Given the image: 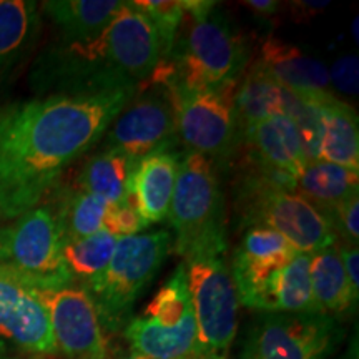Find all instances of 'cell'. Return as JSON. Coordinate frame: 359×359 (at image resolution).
I'll use <instances>...</instances> for the list:
<instances>
[{
    "label": "cell",
    "mask_w": 359,
    "mask_h": 359,
    "mask_svg": "<svg viewBox=\"0 0 359 359\" xmlns=\"http://www.w3.org/2000/svg\"><path fill=\"white\" fill-rule=\"evenodd\" d=\"M135 92L0 105V219L42 205L65 170L100 143Z\"/></svg>",
    "instance_id": "1"
},
{
    "label": "cell",
    "mask_w": 359,
    "mask_h": 359,
    "mask_svg": "<svg viewBox=\"0 0 359 359\" xmlns=\"http://www.w3.org/2000/svg\"><path fill=\"white\" fill-rule=\"evenodd\" d=\"M185 19L173 48L148 83L178 82L191 90H233L250 65L251 47L218 2L183 0Z\"/></svg>",
    "instance_id": "2"
},
{
    "label": "cell",
    "mask_w": 359,
    "mask_h": 359,
    "mask_svg": "<svg viewBox=\"0 0 359 359\" xmlns=\"http://www.w3.org/2000/svg\"><path fill=\"white\" fill-rule=\"evenodd\" d=\"M236 206L246 226L271 228L299 253L313 255L338 241L333 223L294 193L293 178L251 160L238 177Z\"/></svg>",
    "instance_id": "3"
},
{
    "label": "cell",
    "mask_w": 359,
    "mask_h": 359,
    "mask_svg": "<svg viewBox=\"0 0 359 359\" xmlns=\"http://www.w3.org/2000/svg\"><path fill=\"white\" fill-rule=\"evenodd\" d=\"M173 251L183 263L222 257L228 246L226 206L218 170L203 155L180 160L168 217Z\"/></svg>",
    "instance_id": "4"
},
{
    "label": "cell",
    "mask_w": 359,
    "mask_h": 359,
    "mask_svg": "<svg viewBox=\"0 0 359 359\" xmlns=\"http://www.w3.org/2000/svg\"><path fill=\"white\" fill-rule=\"evenodd\" d=\"M172 248L173 235L168 230L118 238L105 271L83 285L107 334L123 333L138 296L154 281Z\"/></svg>",
    "instance_id": "5"
},
{
    "label": "cell",
    "mask_w": 359,
    "mask_h": 359,
    "mask_svg": "<svg viewBox=\"0 0 359 359\" xmlns=\"http://www.w3.org/2000/svg\"><path fill=\"white\" fill-rule=\"evenodd\" d=\"M30 87L39 97H90L137 90L116 65L103 34L88 43L57 40L45 47L30 70Z\"/></svg>",
    "instance_id": "6"
},
{
    "label": "cell",
    "mask_w": 359,
    "mask_h": 359,
    "mask_svg": "<svg viewBox=\"0 0 359 359\" xmlns=\"http://www.w3.org/2000/svg\"><path fill=\"white\" fill-rule=\"evenodd\" d=\"M123 336L130 349L145 359H187L205 351L198 339L185 264L180 263L145 309L132 316Z\"/></svg>",
    "instance_id": "7"
},
{
    "label": "cell",
    "mask_w": 359,
    "mask_h": 359,
    "mask_svg": "<svg viewBox=\"0 0 359 359\" xmlns=\"http://www.w3.org/2000/svg\"><path fill=\"white\" fill-rule=\"evenodd\" d=\"M60 228L50 205H39L0 228V268L35 290L74 283L62 255Z\"/></svg>",
    "instance_id": "8"
},
{
    "label": "cell",
    "mask_w": 359,
    "mask_h": 359,
    "mask_svg": "<svg viewBox=\"0 0 359 359\" xmlns=\"http://www.w3.org/2000/svg\"><path fill=\"white\" fill-rule=\"evenodd\" d=\"M172 102L177 133L191 154L213 161L215 167L228 168L240 148L233 90H191L178 82H165Z\"/></svg>",
    "instance_id": "9"
},
{
    "label": "cell",
    "mask_w": 359,
    "mask_h": 359,
    "mask_svg": "<svg viewBox=\"0 0 359 359\" xmlns=\"http://www.w3.org/2000/svg\"><path fill=\"white\" fill-rule=\"evenodd\" d=\"M344 331L321 313H257L245 333L240 359H330Z\"/></svg>",
    "instance_id": "10"
},
{
    "label": "cell",
    "mask_w": 359,
    "mask_h": 359,
    "mask_svg": "<svg viewBox=\"0 0 359 359\" xmlns=\"http://www.w3.org/2000/svg\"><path fill=\"white\" fill-rule=\"evenodd\" d=\"M102 138V148L115 150L133 161L170 151L178 140L172 102L165 87L142 83Z\"/></svg>",
    "instance_id": "11"
},
{
    "label": "cell",
    "mask_w": 359,
    "mask_h": 359,
    "mask_svg": "<svg viewBox=\"0 0 359 359\" xmlns=\"http://www.w3.org/2000/svg\"><path fill=\"white\" fill-rule=\"evenodd\" d=\"M201 348L228 356L238 331V294L222 257L183 263Z\"/></svg>",
    "instance_id": "12"
},
{
    "label": "cell",
    "mask_w": 359,
    "mask_h": 359,
    "mask_svg": "<svg viewBox=\"0 0 359 359\" xmlns=\"http://www.w3.org/2000/svg\"><path fill=\"white\" fill-rule=\"evenodd\" d=\"M50 320L57 353L67 359H107L109 339L92 296L74 283L53 290H37Z\"/></svg>",
    "instance_id": "13"
},
{
    "label": "cell",
    "mask_w": 359,
    "mask_h": 359,
    "mask_svg": "<svg viewBox=\"0 0 359 359\" xmlns=\"http://www.w3.org/2000/svg\"><path fill=\"white\" fill-rule=\"evenodd\" d=\"M0 338L34 354H58L47 308L37 290L4 268H0Z\"/></svg>",
    "instance_id": "14"
},
{
    "label": "cell",
    "mask_w": 359,
    "mask_h": 359,
    "mask_svg": "<svg viewBox=\"0 0 359 359\" xmlns=\"http://www.w3.org/2000/svg\"><path fill=\"white\" fill-rule=\"evenodd\" d=\"M296 253L299 251L271 228L263 224L250 226L233 255L231 275L235 280L238 303L248 308L264 283Z\"/></svg>",
    "instance_id": "15"
},
{
    "label": "cell",
    "mask_w": 359,
    "mask_h": 359,
    "mask_svg": "<svg viewBox=\"0 0 359 359\" xmlns=\"http://www.w3.org/2000/svg\"><path fill=\"white\" fill-rule=\"evenodd\" d=\"M255 62L278 85L306 100L325 103L334 97L326 65L275 35H268L263 40Z\"/></svg>",
    "instance_id": "16"
},
{
    "label": "cell",
    "mask_w": 359,
    "mask_h": 359,
    "mask_svg": "<svg viewBox=\"0 0 359 359\" xmlns=\"http://www.w3.org/2000/svg\"><path fill=\"white\" fill-rule=\"evenodd\" d=\"M241 145L248 148V160L258 167L293 180L308 163L298 128L288 115H273L257 123L245 135Z\"/></svg>",
    "instance_id": "17"
},
{
    "label": "cell",
    "mask_w": 359,
    "mask_h": 359,
    "mask_svg": "<svg viewBox=\"0 0 359 359\" xmlns=\"http://www.w3.org/2000/svg\"><path fill=\"white\" fill-rule=\"evenodd\" d=\"M42 32V12L32 0H0V87L24 67Z\"/></svg>",
    "instance_id": "18"
},
{
    "label": "cell",
    "mask_w": 359,
    "mask_h": 359,
    "mask_svg": "<svg viewBox=\"0 0 359 359\" xmlns=\"http://www.w3.org/2000/svg\"><path fill=\"white\" fill-rule=\"evenodd\" d=\"M178 165L177 154L161 151L140 160L133 168L128 200L147 226L163 222L168 217Z\"/></svg>",
    "instance_id": "19"
},
{
    "label": "cell",
    "mask_w": 359,
    "mask_h": 359,
    "mask_svg": "<svg viewBox=\"0 0 359 359\" xmlns=\"http://www.w3.org/2000/svg\"><path fill=\"white\" fill-rule=\"evenodd\" d=\"M248 308L257 313H321L311 291L309 255L296 253L264 283Z\"/></svg>",
    "instance_id": "20"
},
{
    "label": "cell",
    "mask_w": 359,
    "mask_h": 359,
    "mask_svg": "<svg viewBox=\"0 0 359 359\" xmlns=\"http://www.w3.org/2000/svg\"><path fill=\"white\" fill-rule=\"evenodd\" d=\"M122 6L120 0H48L40 4V12L55 27L60 42L88 43L105 32Z\"/></svg>",
    "instance_id": "21"
},
{
    "label": "cell",
    "mask_w": 359,
    "mask_h": 359,
    "mask_svg": "<svg viewBox=\"0 0 359 359\" xmlns=\"http://www.w3.org/2000/svg\"><path fill=\"white\" fill-rule=\"evenodd\" d=\"M290 95V90L278 85L257 62H253L246 69L241 82L236 85L235 95H233L240 147L245 135L255 125L273 115H285Z\"/></svg>",
    "instance_id": "22"
},
{
    "label": "cell",
    "mask_w": 359,
    "mask_h": 359,
    "mask_svg": "<svg viewBox=\"0 0 359 359\" xmlns=\"http://www.w3.org/2000/svg\"><path fill=\"white\" fill-rule=\"evenodd\" d=\"M359 191V175L325 160L308 161L294 180V193L331 222L336 210Z\"/></svg>",
    "instance_id": "23"
},
{
    "label": "cell",
    "mask_w": 359,
    "mask_h": 359,
    "mask_svg": "<svg viewBox=\"0 0 359 359\" xmlns=\"http://www.w3.org/2000/svg\"><path fill=\"white\" fill-rule=\"evenodd\" d=\"M320 160L359 172L358 114L346 102L333 97L320 105Z\"/></svg>",
    "instance_id": "24"
},
{
    "label": "cell",
    "mask_w": 359,
    "mask_h": 359,
    "mask_svg": "<svg viewBox=\"0 0 359 359\" xmlns=\"http://www.w3.org/2000/svg\"><path fill=\"white\" fill-rule=\"evenodd\" d=\"M309 280L314 302L323 314L338 320L356 308L359 294L351 288L336 245L309 255Z\"/></svg>",
    "instance_id": "25"
},
{
    "label": "cell",
    "mask_w": 359,
    "mask_h": 359,
    "mask_svg": "<svg viewBox=\"0 0 359 359\" xmlns=\"http://www.w3.org/2000/svg\"><path fill=\"white\" fill-rule=\"evenodd\" d=\"M137 163L125 155L102 148L83 161L74 187L103 200L109 206L118 205L128 200L130 177Z\"/></svg>",
    "instance_id": "26"
},
{
    "label": "cell",
    "mask_w": 359,
    "mask_h": 359,
    "mask_svg": "<svg viewBox=\"0 0 359 359\" xmlns=\"http://www.w3.org/2000/svg\"><path fill=\"white\" fill-rule=\"evenodd\" d=\"M52 191H57L55 201L48 205L55 213L62 240H79L103 230V218L109 208L105 201L79 190L77 187L64 190L53 188Z\"/></svg>",
    "instance_id": "27"
},
{
    "label": "cell",
    "mask_w": 359,
    "mask_h": 359,
    "mask_svg": "<svg viewBox=\"0 0 359 359\" xmlns=\"http://www.w3.org/2000/svg\"><path fill=\"white\" fill-rule=\"evenodd\" d=\"M118 238L107 230L97 231L79 240L64 241L62 255L70 275L79 278L83 285L95 280L109 266Z\"/></svg>",
    "instance_id": "28"
},
{
    "label": "cell",
    "mask_w": 359,
    "mask_h": 359,
    "mask_svg": "<svg viewBox=\"0 0 359 359\" xmlns=\"http://www.w3.org/2000/svg\"><path fill=\"white\" fill-rule=\"evenodd\" d=\"M135 6L154 24L160 39L161 60L172 52L175 39L185 19L183 0H135Z\"/></svg>",
    "instance_id": "29"
},
{
    "label": "cell",
    "mask_w": 359,
    "mask_h": 359,
    "mask_svg": "<svg viewBox=\"0 0 359 359\" xmlns=\"http://www.w3.org/2000/svg\"><path fill=\"white\" fill-rule=\"evenodd\" d=\"M145 228V222H143L130 200H125L122 203L111 205L107 208L105 218H103V230L111 233L114 236H133L142 233Z\"/></svg>",
    "instance_id": "30"
},
{
    "label": "cell",
    "mask_w": 359,
    "mask_h": 359,
    "mask_svg": "<svg viewBox=\"0 0 359 359\" xmlns=\"http://www.w3.org/2000/svg\"><path fill=\"white\" fill-rule=\"evenodd\" d=\"M359 193L344 201L343 205L336 210L331 223H333L336 236L343 240L346 245H358L359 240Z\"/></svg>",
    "instance_id": "31"
},
{
    "label": "cell",
    "mask_w": 359,
    "mask_h": 359,
    "mask_svg": "<svg viewBox=\"0 0 359 359\" xmlns=\"http://www.w3.org/2000/svg\"><path fill=\"white\" fill-rule=\"evenodd\" d=\"M358 57L344 55L334 62L330 70V82L334 85L339 92L346 93L349 97L358 95Z\"/></svg>",
    "instance_id": "32"
},
{
    "label": "cell",
    "mask_w": 359,
    "mask_h": 359,
    "mask_svg": "<svg viewBox=\"0 0 359 359\" xmlns=\"http://www.w3.org/2000/svg\"><path fill=\"white\" fill-rule=\"evenodd\" d=\"M341 263H343L344 271L349 283H351V288L356 294H359V248L358 245H346L341 243L338 246Z\"/></svg>",
    "instance_id": "33"
},
{
    "label": "cell",
    "mask_w": 359,
    "mask_h": 359,
    "mask_svg": "<svg viewBox=\"0 0 359 359\" xmlns=\"http://www.w3.org/2000/svg\"><path fill=\"white\" fill-rule=\"evenodd\" d=\"M290 12H291V19L298 24L302 22H309L318 13L325 12L327 7H330V2H325V0H296V2H290Z\"/></svg>",
    "instance_id": "34"
},
{
    "label": "cell",
    "mask_w": 359,
    "mask_h": 359,
    "mask_svg": "<svg viewBox=\"0 0 359 359\" xmlns=\"http://www.w3.org/2000/svg\"><path fill=\"white\" fill-rule=\"evenodd\" d=\"M253 12L258 19H271L280 11V2H273V0H248V2H241Z\"/></svg>",
    "instance_id": "35"
},
{
    "label": "cell",
    "mask_w": 359,
    "mask_h": 359,
    "mask_svg": "<svg viewBox=\"0 0 359 359\" xmlns=\"http://www.w3.org/2000/svg\"><path fill=\"white\" fill-rule=\"evenodd\" d=\"M107 359H145V358L140 356V354L133 353L132 349H128V351L116 353V354H114V356H111V354H109V358H107Z\"/></svg>",
    "instance_id": "36"
},
{
    "label": "cell",
    "mask_w": 359,
    "mask_h": 359,
    "mask_svg": "<svg viewBox=\"0 0 359 359\" xmlns=\"http://www.w3.org/2000/svg\"><path fill=\"white\" fill-rule=\"evenodd\" d=\"M344 359H359V353H358V334H354V338L349 343V349L346 353Z\"/></svg>",
    "instance_id": "37"
},
{
    "label": "cell",
    "mask_w": 359,
    "mask_h": 359,
    "mask_svg": "<svg viewBox=\"0 0 359 359\" xmlns=\"http://www.w3.org/2000/svg\"><path fill=\"white\" fill-rule=\"evenodd\" d=\"M187 359H228V356H223V354H217V353L203 351V353H198V354H195V356H190Z\"/></svg>",
    "instance_id": "38"
},
{
    "label": "cell",
    "mask_w": 359,
    "mask_h": 359,
    "mask_svg": "<svg viewBox=\"0 0 359 359\" xmlns=\"http://www.w3.org/2000/svg\"><path fill=\"white\" fill-rule=\"evenodd\" d=\"M351 30H353V35H354V42H358V19H354L353 25H351Z\"/></svg>",
    "instance_id": "39"
},
{
    "label": "cell",
    "mask_w": 359,
    "mask_h": 359,
    "mask_svg": "<svg viewBox=\"0 0 359 359\" xmlns=\"http://www.w3.org/2000/svg\"><path fill=\"white\" fill-rule=\"evenodd\" d=\"M0 359H19V358H11V356H7V358H0Z\"/></svg>",
    "instance_id": "40"
},
{
    "label": "cell",
    "mask_w": 359,
    "mask_h": 359,
    "mask_svg": "<svg viewBox=\"0 0 359 359\" xmlns=\"http://www.w3.org/2000/svg\"><path fill=\"white\" fill-rule=\"evenodd\" d=\"M336 359H344V358H336Z\"/></svg>",
    "instance_id": "41"
}]
</instances>
